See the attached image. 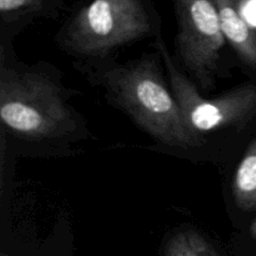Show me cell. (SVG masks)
I'll list each match as a JSON object with an SVG mask.
<instances>
[{"label":"cell","mask_w":256,"mask_h":256,"mask_svg":"<svg viewBox=\"0 0 256 256\" xmlns=\"http://www.w3.org/2000/svg\"><path fill=\"white\" fill-rule=\"evenodd\" d=\"M100 82L109 102L156 142L178 149H192L205 144L204 136L188 126L155 55H145L110 68Z\"/></svg>","instance_id":"cell-1"},{"label":"cell","mask_w":256,"mask_h":256,"mask_svg":"<svg viewBox=\"0 0 256 256\" xmlns=\"http://www.w3.org/2000/svg\"><path fill=\"white\" fill-rule=\"evenodd\" d=\"M0 119L10 132L29 140L62 139L78 129L74 112L52 78L4 64L0 68Z\"/></svg>","instance_id":"cell-2"},{"label":"cell","mask_w":256,"mask_h":256,"mask_svg":"<svg viewBox=\"0 0 256 256\" xmlns=\"http://www.w3.org/2000/svg\"><path fill=\"white\" fill-rule=\"evenodd\" d=\"M154 29L146 0H92L62 28L60 42L84 56H104Z\"/></svg>","instance_id":"cell-3"},{"label":"cell","mask_w":256,"mask_h":256,"mask_svg":"<svg viewBox=\"0 0 256 256\" xmlns=\"http://www.w3.org/2000/svg\"><path fill=\"white\" fill-rule=\"evenodd\" d=\"M156 48L164 60L169 75L172 92L182 109L188 126L198 135L224 128H242L256 115V85L245 84L232 92L206 99L170 56L162 36L156 39Z\"/></svg>","instance_id":"cell-4"},{"label":"cell","mask_w":256,"mask_h":256,"mask_svg":"<svg viewBox=\"0 0 256 256\" xmlns=\"http://www.w3.org/2000/svg\"><path fill=\"white\" fill-rule=\"evenodd\" d=\"M174 6L178 54L185 69L209 89L226 42L216 8L212 0H174Z\"/></svg>","instance_id":"cell-5"},{"label":"cell","mask_w":256,"mask_h":256,"mask_svg":"<svg viewBox=\"0 0 256 256\" xmlns=\"http://www.w3.org/2000/svg\"><path fill=\"white\" fill-rule=\"evenodd\" d=\"M222 32L244 64L256 70V32L242 15V0H212Z\"/></svg>","instance_id":"cell-6"},{"label":"cell","mask_w":256,"mask_h":256,"mask_svg":"<svg viewBox=\"0 0 256 256\" xmlns=\"http://www.w3.org/2000/svg\"><path fill=\"white\" fill-rule=\"evenodd\" d=\"M232 192L235 204L242 212L256 210V138L238 166Z\"/></svg>","instance_id":"cell-7"},{"label":"cell","mask_w":256,"mask_h":256,"mask_svg":"<svg viewBox=\"0 0 256 256\" xmlns=\"http://www.w3.org/2000/svg\"><path fill=\"white\" fill-rule=\"evenodd\" d=\"M164 256H220L202 235L184 230L172 235L164 248Z\"/></svg>","instance_id":"cell-8"},{"label":"cell","mask_w":256,"mask_h":256,"mask_svg":"<svg viewBox=\"0 0 256 256\" xmlns=\"http://www.w3.org/2000/svg\"><path fill=\"white\" fill-rule=\"evenodd\" d=\"M60 2L62 0H0V15L4 22H16L49 14Z\"/></svg>","instance_id":"cell-9"},{"label":"cell","mask_w":256,"mask_h":256,"mask_svg":"<svg viewBox=\"0 0 256 256\" xmlns=\"http://www.w3.org/2000/svg\"><path fill=\"white\" fill-rule=\"evenodd\" d=\"M250 232H252V236L254 238V239H256V218L254 222H252V226H250Z\"/></svg>","instance_id":"cell-10"},{"label":"cell","mask_w":256,"mask_h":256,"mask_svg":"<svg viewBox=\"0 0 256 256\" xmlns=\"http://www.w3.org/2000/svg\"><path fill=\"white\" fill-rule=\"evenodd\" d=\"M2 256H9V255H6V254H2Z\"/></svg>","instance_id":"cell-11"}]
</instances>
